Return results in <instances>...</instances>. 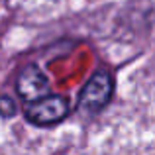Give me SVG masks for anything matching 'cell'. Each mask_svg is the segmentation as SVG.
Segmentation results:
<instances>
[{
  "instance_id": "cell-3",
  "label": "cell",
  "mask_w": 155,
  "mask_h": 155,
  "mask_svg": "<svg viewBox=\"0 0 155 155\" xmlns=\"http://www.w3.org/2000/svg\"><path fill=\"white\" fill-rule=\"evenodd\" d=\"M16 88L18 94L28 102H35V100L43 98L49 94V81L43 75V71L35 65H28L20 71L18 81H16Z\"/></svg>"
},
{
  "instance_id": "cell-1",
  "label": "cell",
  "mask_w": 155,
  "mask_h": 155,
  "mask_svg": "<svg viewBox=\"0 0 155 155\" xmlns=\"http://www.w3.org/2000/svg\"><path fill=\"white\" fill-rule=\"evenodd\" d=\"M114 92V81L108 71H96L92 79L84 84L81 91L79 106L87 112H98L108 104L110 96Z\"/></svg>"
},
{
  "instance_id": "cell-2",
  "label": "cell",
  "mask_w": 155,
  "mask_h": 155,
  "mask_svg": "<svg viewBox=\"0 0 155 155\" xmlns=\"http://www.w3.org/2000/svg\"><path fill=\"white\" fill-rule=\"evenodd\" d=\"M69 114V104L63 96L47 94L43 98L30 102L26 108V118L35 126H53L65 120Z\"/></svg>"
},
{
  "instance_id": "cell-4",
  "label": "cell",
  "mask_w": 155,
  "mask_h": 155,
  "mask_svg": "<svg viewBox=\"0 0 155 155\" xmlns=\"http://www.w3.org/2000/svg\"><path fill=\"white\" fill-rule=\"evenodd\" d=\"M16 102L10 96H0V116H14Z\"/></svg>"
}]
</instances>
